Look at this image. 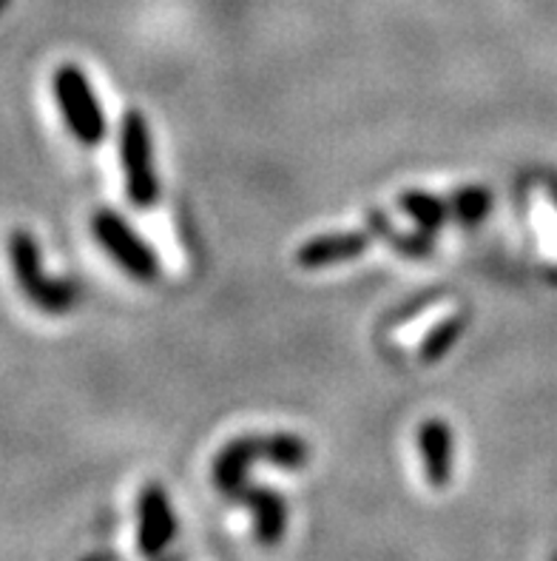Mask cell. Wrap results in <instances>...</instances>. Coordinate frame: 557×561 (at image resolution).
Masks as SVG:
<instances>
[{
  "instance_id": "obj_10",
  "label": "cell",
  "mask_w": 557,
  "mask_h": 561,
  "mask_svg": "<svg viewBox=\"0 0 557 561\" xmlns=\"http://www.w3.org/2000/svg\"><path fill=\"white\" fill-rule=\"evenodd\" d=\"M398 206L423 234H436V231H441L452 220L450 199L436 197L430 192H418V188L416 192H404L398 197Z\"/></svg>"
},
{
  "instance_id": "obj_12",
  "label": "cell",
  "mask_w": 557,
  "mask_h": 561,
  "mask_svg": "<svg viewBox=\"0 0 557 561\" xmlns=\"http://www.w3.org/2000/svg\"><path fill=\"white\" fill-rule=\"evenodd\" d=\"M446 199H450L452 220L461 226H478L492 208V194L484 185H466V188L452 192Z\"/></svg>"
},
{
  "instance_id": "obj_11",
  "label": "cell",
  "mask_w": 557,
  "mask_h": 561,
  "mask_svg": "<svg viewBox=\"0 0 557 561\" xmlns=\"http://www.w3.org/2000/svg\"><path fill=\"white\" fill-rule=\"evenodd\" d=\"M368 231L373 234V240H384L390 249H395L402 256H409V260H418V256H430L432 254V242L430 234L423 231H416V234H404L398 228H393L390 217L384 211H370L368 214Z\"/></svg>"
},
{
  "instance_id": "obj_3",
  "label": "cell",
  "mask_w": 557,
  "mask_h": 561,
  "mask_svg": "<svg viewBox=\"0 0 557 561\" xmlns=\"http://www.w3.org/2000/svg\"><path fill=\"white\" fill-rule=\"evenodd\" d=\"M51 92L57 98V106L63 112L66 126L83 146H100L106 137V112L100 106L94 94L92 80L74 64H66L55 71L51 78Z\"/></svg>"
},
{
  "instance_id": "obj_14",
  "label": "cell",
  "mask_w": 557,
  "mask_h": 561,
  "mask_svg": "<svg viewBox=\"0 0 557 561\" xmlns=\"http://www.w3.org/2000/svg\"><path fill=\"white\" fill-rule=\"evenodd\" d=\"M83 561H100V559H92V556H89V559H83Z\"/></svg>"
},
{
  "instance_id": "obj_1",
  "label": "cell",
  "mask_w": 557,
  "mask_h": 561,
  "mask_svg": "<svg viewBox=\"0 0 557 561\" xmlns=\"http://www.w3.org/2000/svg\"><path fill=\"white\" fill-rule=\"evenodd\" d=\"M311 459L307 442L297 434H247L231 439L213 459V484L222 496L240 502L245 493L247 470L256 462H268L282 470H302Z\"/></svg>"
},
{
  "instance_id": "obj_2",
  "label": "cell",
  "mask_w": 557,
  "mask_h": 561,
  "mask_svg": "<svg viewBox=\"0 0 557 561\" xmlns=\"http://www.w3.org/2000/svg\"><path fill=\"white\" fill-rule=\"evenodd\" d=\"M9 260H12L14 277L21 283L23 294L28 297L32 306H37L46 313H66L74 308V288L71 283L63 279H51L46 271H43L40 260V245H37V237L26 228H14L7 240Z\"/></svg>"
},
{
  "instance_id": "obj_6",
  "label": "cell",
  "mask_w": 557,
  "mask_h": 561,
  "mask_svg": "<svg viewBox=\"0 0 557 561\" xmlns=\"http://www.w3.org/2000/svg\"><path fill=\"white\" fill-rule=\"evenodd\" d=\"M177 534L169 493L160 484L142 488L137 499V545L142 556H160Z\"/></svg>"
},
{
  "instance_id": "obj_13",
  "label": "cell",
  "mask_w": 557,
  "mask_h": 561,
  "mask_svg": "<svg viewBox=\"0 0 557 561\" xmlns=\"http://www.w3.org/2000/svg\"><path fill=\"white\" fill-rule=\"evenodd\" d=\"M466 331V320L464 317H446V320H441L438 325L430 328V334L423 336L421 342V351H418V356H421V363L432 365V363H441L446 354L452 351V345L459 342V336Z\"/></svg>"
},
{
  "instance_id": "obj_4",
  "label": "cell",
  "mask_w": 557,
  "mask_h": 561,
  "mask_svg": "<svg viewBox=\"0 0 557 561\" xmlns=\"http://www.w3.org/2000/svg\"><path fill=\"white\" fill-rule=\"evenodd\" d=\"M120 163L126 174L128 199L140 208H151L160 199V180L154 169V142L149 121L140 112H128L120 126Z\"/></svg>"
},
{
  "instance_id": "obj_9",
  "label": "cell",
  "mask_w": 557,
  "mask_h": 561,
  "mask_svg": "<svg viewBox=\"0 0 557 561\" xmlns=\"http://www.w3.org/2000/svg\"><path fill=\"white\" fill-rule=\"evenodd\" d=\"M418 450L423 459V473L427 482L436 491H444L452 479V456H455V445H452V427L444 420H427L418 427Z\"/></svg>"
},
{
  "instance_id": "obj_8",
  "label": "cell",
  "mask_w": 557,
  "mask_h": 561,
  "mask_svg": "<svg viewBox=\"0 0 557 561\" xmlns=\"http://www.w3.org/2000/svg\"><path fill=\"white\" fill-rule=\"evenodd\" d=\"M240 505H245L254 516V536L259 545L274 548L285 539V534H288V505L279 493L247 484L245 493L240 496Z\"/></svg>"
},
{
  "instance_id": "obj_5",
  "label": "cell",
  "mask_w": 557,
  "mask_h": 561,
  "mask_svg": "<svg viewBox=\"0 0 557 561\" xmlns=\"http://www.w3.org/2000/svg\"><path fill=\"white\" fill-rule=\"evenodd\" d=\"M92 234L103 249L112 254V260L120 265L126 274H131L140 283H151L160 274V260L149 242H142L137 231L123 220L117 211H97L92 217Z\"/></svg>"
},
{
  "instance_id": "obj_7",
  "label": "cell",
  "mask_w": 557,
  "mask_h": 561,
  "mask_svg": "<svg viewBox=\"0 0 557 561\" xmlns=\"http://www.w3.org/2000/svg\"><path fill=\"white\" fill-rule=\"evenodd\" d=\"M373 234L368 228L364 231H339V234H322L307 240L304 245H299L297 251V265L307 271L330 268V265L350 263V260H359L364 251L370 249Z\"/></svg>"
}]
</instances>
